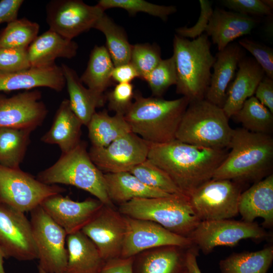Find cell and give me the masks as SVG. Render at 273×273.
<instances>
[{"instance_id":"1","label":"cell","mask_w":273,"mask_h":273,"mask_svg":"<svg viewBox=\"0 0 273 273\" xmlns=\"http://www.w3.org/2000/svg\"><path fill=\"white\" fill-rule=\"evenodd\" d=\"M228 149L190 145L177 140L150 144L147 159L165 172L187 197L211 180L226 157Z\"/></svg>"},{"instance_id":"2","label":"cell","mask_w":273,"mask_h":273,"mask_svg":"<svg viewBox=\"0 0 273 273\" xmlns=\"http://www.w3.org/2000/svg\"><path fill=\"white\" fill-rule=\"evenodd\" d=\"M229 148L231 151L216 169L212 179L255 183L272 173L271 135L238 128L233 130Z\"/></svg>"},{"instance_id":"3","label":"cell","mask_w":273,"mask_h":273,"mask_svg":"<svg viewBox=\"0 0 273 273\" xmlns=\"http://www.w3.org/2000/svg\"><path fill=\"white\" fill-rule=\"evenodd\" d=\"M134 101L124 117L131 132L151 144L175 140L178 126L189 104L185 97L172 100L144 97L134 92Z\"/></svg>"},{"instance_id":"4","label":"cell","mask_w":273,"mask_h":273,"mask_svg":"<svg viewBox=\"0 0 273 273\" xmlns=\"http://www.w3.org/2000/svg\"><path fill=\"white\" fill-rule=\"evenodd\" d=\"M209 36L203 33L192 40L175 34L173 41L177 74L176 92L189 103L205 99L211 70L216 58L211 52Z\"/></svg>"},{"instance_id":"5","label":"cell","mask_w":273,"mask_h":273,"mask_svg":"<svg viewBox=\"0 0 273 273\" xmlns=\"http://www.w3.org/2000/svg\"><path fill=\"white\" fill-rule=\"evenodd\" d=\"M36 178L47 185L76 187L89 193L104 205L114 207L107 193L104 173L92 161L83 142L62 154L53 165L39 172Z\"/></svg>"},{"instance_id":"6","label":"cell","mask_w":273,"mask_h":273,"mask_svg":"<svg viewBox=\"0 0 273 273\" xmlns=\"http://www.w3.org/2000/svg\"><path fill=\"white\" fill-rule=\"evenodd\" d=\"M222 108L206 99L189 103L175 140L213 149H228L234 129Z\"/></svg>"},{"instance_id":"7","label":"cell","mask_w":273,"mask_h":273,"mask_svg":"<svg viewBox=\"0 0 273 273\" xmlns=\"http://www.w3.org/2000/svg\"><path fill=\"white\" fill-rule=\"evenodd\" d=\"M118 211L126 216L153 221L187 238L201 221L185 195L134 198L119 205Z\"/></svg>"},{"instance_id":"8","label":"cell","mask_w":273,"mask_h":273,"mask_svg":"<svg viewBox=\"0 0 273 273\" xmlns=\"http://www.w3.org/2000/svg\"><path fill=\"white\" fill-rule=\"evenodd\" d=\"M65 191L57 185L43 184L20 168L0 164V202L19 211L30 212L47 197Z\"/></svg>"},{"instance_id":"9","label":"cell","mask_w":273,"mask_h":273,"mask_svg":"<svg viewBox=\"0 0 273 273\" xmlns=\"http://www.w3.org/2000/svg\"><path fill=\"white\" fill-rule=\"evenodd\" d=\"M38 267L47 273H64L68 260L67 234L39 205L30 211Z\"/></svg>"},{"instance_id":"10","label":"cell","mask_w":273,"mask_h":273,"mask_svg":"<svg viewBox=\"0 0 273 273\" xmlns=\"http://www.w3.org/2000/svg\"><path fill=\"white\" fill-rule=\"evenodd\" d=\"M242 183L229 179L206 182L189 196L190 202L201 221L231 219L238 214Z\"/></svg>"},{"instance_id":"11","label":"cell","mask_w":273,"mask_h":273,"mask_svg":"<svg viewBox=\"0 0 273 273\" xmlns=\"http://www.w3.org/2000/svg\"><path fill=\"white\" fill-rule=\"evenodd\" d=\"M269 234L255 222L231 219L201 221L188 238L205 254L218 246L234 247L243 239H267Z\"/></svg>"},{"instance_id":"12","label":"cell","mask_w":273,"mask_h":273,"mask_svg":"<svg viewBox=\"0 0 273 273\" xmlns=\"http://www.w3.org/2000/svg\"><path fill=\"white\" fill-rule=\"evenodd\" d=\"M104 11L98 5L90 6L80 0H54L46 7L50 30L68 39L94 28Z\"/></svg>"},{"instance_id":"13","label":"cell","mask_w":273,"mask_h":273,"mask_svg":"<svg viewBox=\"0 0 273 273\" xmlns=\"http://www.w3.org/2000/svg\"><path fill=\"white\" fill-rule=\"evenodd\" d=\"M149 147V143L131 131L106 147L92 146L88 154L103 173L129 172L147 159Z\"/></svg>"},{"instance_id":"14","label":"cell","mask_w":273,"mask_h":273,"mask_svg":"<svg viewBox=\"0 0 273 273\" xmlns=\"http://www.w3.org/2000/svg\"><path fill=\"white\" fill-rule=\"evenodd\" d=\"M0 246L5 258L37 259L30 221L24 213L0 202Z\"/></svg>"},{"instance_id":"15","label":"cell","mask_w":273,"mask_h":273,"mask_svg":"<svg viewBox=\"0 0 273 273\" xmlns=\"http://www.w3.org/2000/svg\"><path fill=\"white\" fill-rule=\"evenodd\" d=\"M81 231L95 244L105 261L121 257L126 223L125 216L114 207L104 204Z\"/></svg>"},{"instance_id":"16","label":"cell","mask_w":273,"mask_h":273,"mask_svg":"<svg viewBox=\"0 0 273 273\" xmlns=\"http://www.w3.org/2000/svg\"><path fill=\"white\" fill-rule=\"evenodd\" d=\"M126 231L121 257H129L149 249L165 246L189 248L191 240L150 220L125 216Z\"/></svg>"},{"instance_id":"17","label":"cell","mask_w":273,"mask_h":273,"mask_svg":"<svg viewBox=\"0 0 273 273\" xmlns=\"http://www.w3.org/2000/svg\"><path fill=\"white\" fill-rule=\"evenodd\" d=\"M37 89L25 90L7 97L0 95V128L33 131L41 125L48 110Z\"/></svg>"},{"instance_id":"18","label":"cell","mask_w":273,"mask_h":273,"mask_svg":"<svg viewBox=\"0 0 273 273\" xmlns=\"http://www.w3.org/2000/svg\"><path fill=\"white\" fill-rule=\"evenodd\" d=\"M103 205L97 199L78 202L58 194L46 198L40 206L68 235L81 231Z\"/></svg>"},{"instance_id":"19","label":"cell","mask_w":273,"mask_h":273,"mask_svg":"<svg viewBox=\"0 0 273 273\" xmlns=\"http://www.w3.org/2000/svg\"><path fill=\"white\" fill-rule=\"evenodd\" d=\"M234 81L226 90V98L222 109L229 119L242 107L244 102L254 96L259 82L265 76L260 65L252 58H242Z\"/></svg>"},{"instance_id":"20","label":"cell","mask_w":273,"mask_h":273,"mask_svg":"<svg viewBox=\"0 0 273 273\" xmlns=\"http://www.w3.org/2000/svg\"><path fill=\"white\" fill-rule=\"evenodd\" d=\"M66 85L61 66L30 67L24 70L0 73V92L31 90L46 87L61 92Z\"/></svg>"},{"instance_id":"21","label":"cell","mask_w":273,"mask_h":273,"mask_svg":"<svg viewBox=\"0 0 273 273\" xmlns=\"http://www.w3.org/2000/svg\"><path fill=\"white\" fill-rule=\"evenodd\" d=\"M238 208L242 220L252 222L256 218L261 217L264 227H272L273 174L254 183L242 192Z\"/></svg>"},{"instance_id":"22","label":"cell","mask_w":273,"mask_h":273,"mask_svg":"<svg viewBox=\"0 0 273 273\" xmlns=\"http://www.w3.org/2000/svg\"><path fill=\"white\" fill-rule=\"evenodd\" d=\"M258 22L249 15L216 9L209 19L206 34L211 36L220 51L236 38L250 33Z\"/></svg>"},{"instance_id":"23","label":"cell","mask_w":273,"mask_h":273,"mask_svg":"<svg viewBox=\"0 0 273 273\" xmlns=\"http://www.w3.org/2000/svg\"><path fill=\"white\" fill-rule=\"evenodd\" d=\"M243 56L242 48L237 43H231L218 51L205 99L222 108L228 86L235 76L238 63Z\"/></svg>"},{"instance_id":"24","label":"cell","mask_w":273,"mask_h":273,"mask_svg":"<svg viewBox=\"0 0 273 273\" xmlns=\"http://www.w3.org/2000/svg\"><path fill=\"white\" fill-rule=\"evenodd\" d=\"M189 248L165 246L144 251L134 256L133 273H183Z\"/></svg>"},{"instance_id":"25","label":"cell","mask_w":273,"mask_h":273,"mask_svg":"<svg viewBox=\"0 0 273 273\" xmlns=\"http://www.w3.org/2000/svg\"><path fill=\"white\" fill-rule=\"evenodd\" d=\"M77 44L50 29L38 35L27 49L31 67L52 66L58 58L75 57Z\"/></svg>"},{"instance_id":"26","label":"cell","mask_w":273,"mask_h":273,"mask_svg":"<svg viewBox=\"0 0 273 273\" xmlns=\"http://www.w3.org/2000/svg\"><path fill=\"white\" fill-rule=\"evenodd\" d=\"M82 123L72 111L69 100L64 99L59 105L50 129L41 138V141L57 145L62 154L75 148L80 142Z\"/></svg>"},{"instance_id":"27","label":"cell","mask_w":273,"mask_h":273,"mask_svg":"<svg viewBox=\"0 0 273 273\" xmlns=\"http://www.w3.org/2000/svg\"><path fill=\"white\" fill-rule=\"evenodd\" d=\"M66 245L68 260L64 273H101L106 261L81 231L68 235Z\"/></svg>"},{"instance_id":"28","label":"cell","mask_w":273,"mask_h":273,"mask_svg":"<svg viewBox=\"0 0 273 273\" xmlns=\"http://www.w3.org/2000/svg\"><path fill=\"white\" fill-rule=\"evenodd\" d=\"M69 96L70 107L82 125L87 126L96 109L102 107L106 96L84 87L76 72L65 64L61 66Z\"/></svg>"},{"instance_id":"29","label":"cell","mask_w":273,"mask_h":273,"mask_svg":"<svg viewBox=\"0 0 273 273\" xmlns=\"http://www.w3.org/2000/svg\"><path fill=\"white\" fill-rule=\"evenodd\" d=\"M107 195L119 205L134 198H158L172 194L151 188L129 172L104 173Z\"/></svg>"},{"instance_id":"30","label":"cell","mask_w":273,"mask_h":273,"mask_svg":"<svg viewBox=\"0 0 273 273\" xmlns=\"http://www.w3.org/2000/svg\"><path fill=\"white\" fill-rule=\"evenodd\" d=\"M92 146L104 148L131 132L123 115H110L106 110L96 112L87 126Z\"/></svg>"},{"instance_id":"31","label":"cell","mask_w":273,"mask_h":273,"mask_svg":"<svg viewBox=\"0 0 273 273\" xmlns=\"http://www.w3.org/2000/svg\"><path fill=\"white\" fill-rule=\"evenodd\" d=\"M114 67L106 47L96 46L90 53L86 68L80 80L90 90L102 95L111 84Z\"/></svg>"},{"instance_id":"32","label":"cell","mask_w":273,"mask_h":273,"mask_svg":"<svg viewBox=\"0 0 273 273\" xmlns=\"http://www.w3.org/2000/svg\"><path fill=\"white\" fill-rule=\"evenodd\" d=\"M273 260L271 245L253 252L233 253L219 262L221 273H267Z\"/></svg>"},{"instance_id":"33","label":"cell","mask_w":273,"mask_h":273,"mask_svg":"<svg viewBox=\"0 0 273 273\" xmlns=\"http://www.w3.org/2000/svg\"><path fill=\"white\" fill-rule=\"evenodd\" d=\"M32 131L13 128H0V164L19 168L30 143Z\"/></svg>"},{"instance_id":"34","label":"cell","mask_w":273,"mask_h":273,"mask_svg":"<svg viewBox=\"0 0 273 273\" xmlns=\"http://www.w3.org/2000/svg\"><path fill=\"white\" fill-rule=\"evenodd\" d=\"M94 28L101 31L106 39V48L114 67L130 62L132 46L124 31L104 13Z\"/></svg>"},{"instance_id":"35","label":"cell","mask_w":273,"mask_h":273,"mask_svg":"<svg viewBox=\"0 0 273 273\" xmlns=\"http://www.w3.org/2000/svg\"><path fill=\"white\" fill-rule=\"evenodd\" d=\"M232 117L249 131L269 135L272 132L273 114L254 96L248 98Z\"/></svg>"},{"instance_id":"36","label":"cell","mask_w":273,"mask_h":273,"mask_svg":"<svg viewBox=\"0 0 273 273\" xmlns=\"http://www.w3.org/2000/svg\"><path fill=\"white\" fill-rule=\"evenodd\" d=\"M39 25L26 18L7 24L0 33V48L27 49L38 36Z\"/></svg>"},{"instance_id":"37","label":"cell","mask_w":273,"mask_h":273,"mask_svg":"<svg viewBox=\"0 0 273 273\" xmlns=\"http://www.w3.org/2000/svg\"><path fill=\"white\" fill-rule=\"evenodd\" d=\"M129 172L151 188L169 194L186 196L165 172L148 159L135 166Z\"/></svg>"},{"instance_id":"38","label":"cell","mask_w":273,"mask_h":273,"mask_svg":"<svg viewBox=\"0 0 273 273\" xmlns=\"http://www.w3.org/2000/svg\"><path fill=\"white\" fill-rule=\"evenodd\" d=\"M97 5L103 11L110 8H121L131 15L143 12L159 17L163 21H166L169 15L177 10L173 6L158 5L143 0H100Z\"/></svg>"},{"instance_id":"39","label":"cell","mask_w":273,"mask_h":273,"mask_svg":"<svg viewBox=\"0 0 273 273\" xmlns=\"http://www.w3.org/2000/svg\"><path fill=\"white\" fill-rule=\"evenodd\" d=\"M155 97H161L172 85H176L177 74L173 57L163 60L144 78Z\"/></svg>"},{"instance_id":"40","label":"cell","mask_w":273,"mask_h":273,"mask_svg":"<svg viewBox=\"0 0 273 273\" xmlns=\"http://www.w3.org/2000/svg\"><path fill=\"white\" fill-rule=\"evenodd\" d=\"M161 60L160 50L157 46L138 43L131 47L130 62L141 79H144Z\"/></svg>"},{"instance_id":"41","label":"cell","mask_w":273,"mask_h":273,"mask_svg":"<svg viewBox=\"0 0 273 273\" xmlns=\"http://www.w3.org/2000/svg\"><path fill=\"white\" fill-rule=\"evenodd\" d=\"M27 49L0 48V73L15 72L30 68Z\"/></svg>"},{"instance_id":"42","label":"cell","mask_w":273,"mask_h":273,"mask_svg":"<svg viewBox=\"0 0 273 273\" xmlns=\"http://www.w3.org/2000/svg\"><path fill=\"white\" fill-rule=\"evenodd\" d=\"M134 92L131 83H118L106 96L108 108L115 114L124 115L132 103Z\"/></svg>"},{"instance_id":"43","label":"cell","mask_w":273,"mask_h":273,"mask_svg":"<svg viewBox=\"0 0 273 273\" xmlns=\"http://www.w3.org/2000/svg\"><path fill=\"white\" fill-rule=\"evenodd\" d=\"M238 44L253 56L254 60L264 71L265 76L273 79V49L247 38L240 39Z\"/></svg>"},{"instance_id":"44","label":"cell","mask_w":273,"mask_h":273,"mask_svg":"<svg viewBox=\"0 0 273 273\" xmlns=\"http://www.w3.org/2000/svg\"><path fill=\"white\" fill-rule=\"evenodd\" d=\"M200 14L196 23L191 27L187 26L176 29L177 35L184 38L195 39L203 34L207 27L213 13L212 3L208 0H199Z\"/></svg>"},{"instance_id":"45","label":"cell","mask_w":273,"mask_h":273,"mask_svg":"<svg viewBox=\"0 0 273 273\" xmlns=\"http://www.w3.org/2000/svg\"><path fill=\"white\" fill-rule=\"evenodd\" d=\"M222 3L228 9L244 15L262 16L272 14V10L262 0H224Z\"/></svg>"},{"instance_id":"46","label":"cell","mask_w":273,"mask_h":273,"mask_svg":"<svg viewBox=\"0 0 273 273\" xmlns=\"http://www.w3.org/2000/svg\"><path fill=\"white\" fill-rule=\"evenodd\" d=\"M255 97L273 114V79L265 76L258 85Z\"/></svg>"},{"instance_id":"47","label":"cell","mask_w":273,"mask_h":273,"mask_svg":"<svg viewBox=\"0 0 273 273\" xmlns=\"http://www.w3.org/2000/svg\"><path fill=\"white\" fill-rule=\"evenodd\" d=\"M134 256L118 257L107 260L101 273H133V263Z\"/></svg>"},{"instance_id":"48","label":"cell","mask_w":273,"mask_h":273,"mask_svg":"<svg viewBox=\"0 0 273 273\" xmlns=\"http://www.w3.org/2000/svg\"><path fill=\"white\" fill-rule=\"evenodd\" d=\"M23 0H2L0 1V24H7L17 19Z\"/></svg>"},{"instance_id":"49","label":"cell","mask_w":273,"mask_h":273,"mask_svg":"<svg viewBox=\"0 0 273 273\" xmlns=\"http://www.w3.org/2000/svg\"><path fill=\"white\" fill-rule=\"evenodd\" d=\"M139 74L130 62L114 67L112 73V79L118 83H130Z\"/></svg>"},{"instance_id":"50","label":"cell","mask_w":273,"mask_h":273,"mask_svg":"<svg viewBox=\"0 0 273 273\" xmlns=\"http://www.w3.org/2000/svg\"><path fill=\"white\" fill-rule=\"evenodd\" d=\"M199 249L195 246L190 247L186 254V268L190 273H202L197 261Z\"/></svg>"},{"instance_id":"51","label":"cell","mask_w":273,"mask_h":273,"mask_svg":"<svg viewBox=\"0 0 273 273\" xmlns=\"http://www.w3.org/2000/svg\"><path fill=\"white\" fill-rule=\"evenodd\" d=\"M4 258H5V254L0 246V273H6L3 266Z\"/></svg>"},{"instance_id":"52","label":"cell","mask_w":273,"mask_h":273,"mask_svg":"<svg viewBox=\"0 0 273 273\" xmlns=\"http://www.w3.org/2000/svg\"><path fill=\"white\" fill-rule=\"evenodd\" d=\"M262 2L270 9H272L273 8V1L272 0H262Z\"/></svg>"},{"instance_id":"53","label":"cell","mask_w":273,"mask_h":273,"mask_svg":"<svg viewBox=\"0 0 273 273\" xmlns=\"http://www.w3.org/2000/svg\"><path fill=\"white\" fill-rule=\"evenodd\" d=\"M38 269L39 273H47L46 271H44L43 269H42L41 268H40L39 267H38Z\"/></svg>"},{"instance_id":"54","label":"cell","mask_w":273,"mask_h":273,"mask_svg":"<svg viewBox=\"0 0 273 273\" xmlns=\"http://www.w3.org/2000/svg\"><path fill=\"white\" fill-rule=\"evenodd\" d=\"M183 273H190L188 270L186 268L185 270L183 272Z\"/></svg>"}]
</instances>
